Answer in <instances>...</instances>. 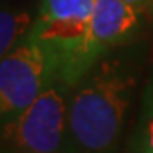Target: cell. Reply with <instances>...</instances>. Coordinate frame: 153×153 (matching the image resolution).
I'll use <instances>...</instances> for the list:
<instances>
[{"label": "cell", "instance_id": "cell-5", "mask_svg": "<svg viewBox=\"0 0 153 153\" xmlns=\"http://www.w3.org/2000/svg\"><path fill=\"white\" fill-rule=\"evenodd\" d=\"M145 27V12L124 0H97L94 9L87 56L90 66L114 49L138 43Z\"/></svg>", "mask_w": 153, "mask_h": 153}, {"label": "cell", "instance_id": "cell-4", "mask_svg": "<svg viewBox=\"0 0 153 153\" xmlns=\"http://www.w3.org/2000/svg\"><path fill=\"white\" fill-rule=\"evenodd\" d=\"M51 80L48 56L27 31L0 60V126L27 109Z\"/></svg>", "mask_w": 153, "mask_h": 153}, {"label": "cell", "instance_id": "cell-3", "mask_svg": "<svg viewBox=\"0 0 153 153\" xmlns=\"http://www.w3.org/2000/svg\"><path fill=\"white\" fill-rule=\"evenodd\" d=\"M70 87L53 78L21 114L0 126V148L5 153H58L66 143Z\"/></svg>", "mask_w": 153, "mask_h": 153}, {"label": "cell", "instance_id": "cell-9", "mask_svg": "<svg viewBox=\"0 0 153 153\" xmlns=\"http://www.w3.org/2000/svg\"><path fill=\"white\" fill-rule=\"evenodd\" d=\"M148 16H150V21L153 22V0H152V5H150V9H148Z\"/></svg>", "mask_w": 153, "mask_h": 153}, {"label": "cell", "instance_id": "cell-7", "mask_svg": "<svg viewBox=\"0 0 153 153\" xmlns=\"http://www.w3.org/2000/svg\"><path fill=\"white\" fill-rule=\"evenodd\" d=\"M134 148L140 153H153V75L145 85L141 111L134 129Z\"/></svg>", "mask_w": 153, "mask_h": 153}, {"label": "cell", "instance_id": "cell-8", "mask_svg": "<svg viewBox=\"0 0 153 153\" xmlns=\"http://www.w3.org/2000/svg\"><path fill=\"white\" fill-rule=\"evenodd\" d=\"M124 2L133 7H136L138 10L145 12V14H148V9L152 5V0H124Z\"/></svg>", "mask_w": 153, "mask_h": 153}, {"label": "cell", "instance_id": "cell-2", "mask_svg": "<svg viewBox=\"0 0 153 153\" xmlns=\"http://www.w3.org/2000/svg\"><path fill=\"white\" fill-rule=\"evenodd\" d=\"M97 0H41L29 34L46 53L53 78L73 87L90 68L88 34Z\"/></svg>", "mask_w": 153, "mask_h": 153}, {"label": "cell", "instance_id": "cell-6", "mask_svg": "<svg viewBox=\"0 0 153 153\" xmlns=\"http://www.w3.org/2000/svg\"><path fill=\"white\" fill-rule=\"evenodd\" d=\"M31 14L17 9H0V60L12 51L33 26Z\"/></svg>", "mask_w": 153, "mask_h": 153}, {"label": "cell", "instance_id": "cell-1", "mask_svg": "<svg viewBox=\"0 0 153 153\" xmlns=\"http://www.w3.org/2000/svg\"><path fill=\"white\" fill-rule=\"evenodd\" d=\"M138 43L99 58L70 88L66 146L71 153H116L141 80Z\"/></svg>", "mask_w": 153, "mask_h": 153}]
</instances>
